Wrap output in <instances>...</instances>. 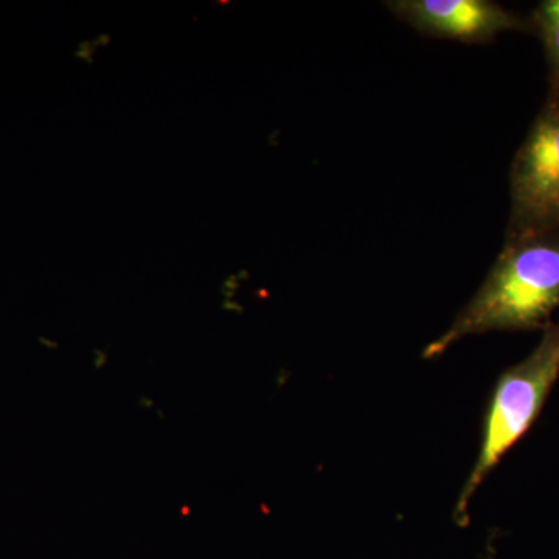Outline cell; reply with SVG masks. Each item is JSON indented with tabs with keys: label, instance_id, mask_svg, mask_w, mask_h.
<instances>
[{
	"label": "cell",
	"instance_id": "5",
	"mask_svg": "<svg viewBox=\"0 0 559 559\" xmlns=\"http://www.w3.org/2000/svg\"><path fill=\"white\" fill-rule=\"evenodd\" d=\"M533 32L543 40L549 66L550 100H559V0H544L530 17Z\"/></svg>",
	"mask_w": 559,
	"mask_h": 559
},
{
	"label": "cell",
	"instance_id": "8",
	"mask_svg": "<svg viewBox=\"0 0 559 559\" xmlns=\"http://www.w3.org/2000/svg\"><path fill=\"white\" fill-rule=\"evenodd\" d=\"M110 35H106V33H102L100 36H97L94 40H92V44H94L95 49H98V46L108 47L110 44Z\"/></svg>",
	"mask_w": 559,
	"mask_h": 559
},
{
	"label": "cell",
	"instance_id": "6",
	"mask_svg": "<svg viewBox=\"0 0 559 559\" xmlns=\"http://www.w3.org/2000/svg\"><path fill=\"white\" fill-rule=\"evenodd\" d=\"M94 44L91 40H83V43L79 44V50H76L75 57L80 58V60H84L87 64H94V53H95Z\"/></svg>",
	"mask_w": 559,
	"mask_h": 559
},
{
	"label": "cell",
	"instance_id": "1",
	"mask_svg": "<svg viewBox=\"0 0 559 559\" xmlns=\"http://www.w3.org/2000/svg\"><path fill=\"white\" fill-rule=\"evenodd\" d=\"M559 312V230L506 240L473 299L423 356L491 331L546 330Z\"/></svg>",
	"mask_w": 559,
	"mask_h": 559
},
{
	"label": "cell",
	"instance_id": "9",
	"mask_svg": "<svg viewBox=\"0 0 559 559\" xmlns=\"http://www.w3.org/2000/svg\"><path fill=\"white\" fill-rule=\"evenodd\" d=\"M182 514H186V516L189 514V507H182Z\"/></svg>",
	"mask_w": 559,
	"mask_h": 559
},
{
	"label": "cell",
	"instance_id": "4",
	"mask_svg": "<svg viewBox=\"0 0 559 559\" xmlns=\"http://www.w3.org/2000/svg\"><path fill=\"white\" fill-rule=\"evenodd\" d=\"M388 9L430 38L489 44L502 33L533 32L530 17L491 0H392Z\"/></svg>",
	"mask_w": 559,
	"mask_h": 559
},
{
	"label": "cell",
	"instance_id": "7",
	"mask_svg": "<svg viewBox=\"0 0 559 559\" xmlns=\"http://www.w3.org/2000/svg\"><path fill=\"white\" fill-rule=\"evenodd\" d=\"M94 355H95V358H94V366H95V369H103V367L106 366V364H108V353L106 352H100V349H94Z\"/></svg>",
	"mask_w": 559,
	"mask_h": 559
},
{
	"label": "cell",
	"instance_id": "3",
	"mask_svg": "<svg viewBox=\"0 0 559 559\" xmlns=\"http://www.w3.org/2000/svg\"><path fill=\"white\" fill-rule=\"evenodd\" d=\"M559 230V100L547 98L510 170L506 240Z\"/></svg>",
	"mask_w": 559,
	"mask_h": 559
},
{
	"label": "cell",
	"instance_id": "2",
	"mask_svg": "<svg viewBox=\"0 0 559 559\" xmlns=\"http://www.w3.org/2000/svg\"><path fill=\"white\" fill-rule=\"evenodd\" d=\"M558 380L559 322H554L527 358L503 371L496 382L484 418L479 457L455 506L460 524L468 520L469 502L488 474L538 419Z\"/></svg>",
	"mask_w": 559,
	"mask_h": 559
}]
</instances>
